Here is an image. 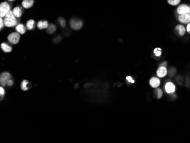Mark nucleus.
<instances>
[{
  "label": "nucleus",
  "instance_id": "12",
  "mask_svg": "<svg viewBox=\"0 0 190 143\" xmlns=\"http://www.w3.org/2000/svg\"><path fill=\"white\" fill-rule=\"evenodd\" d=\"M154 96L157 99H161L163 97V92L162 89L159 87L155 89L154 91Z\"/></svg>",
  "mask_w": 190,
  "mask_h": 143
},
{
  "label": "nucleus",
  "instance_id": "10",
  "mask_svg": "<svg viewBox=\"0 0 190 143\" xmlns=\"http://www.w3.org/2000/svg\"><path fill=\"white\" fill-rule=\"evenodd\" d=\"M20 39V36L18 33H13L9 34L8 36V39L9 42L12 44H18Z\"/></svg>",
  "mask_w": 190,
  "mask_h": 143
},
{
  "label": "nucleus",
  "instance_id": "19",
  "mask_svg": "<svg viewBox=\"0 0 190 143\" xmlns=\"http://www.w3.org/2000/svg\"><path fill=\"white\" fill-rule=\"evenodd\" d=\"M167 4L172 6H177L181 4V0H167Z\"/></svg>",
  "mask_w": 190,
  "mask_h": 143
},
{
  "label": "nucleus",
  "instance_id": "23",
  "mask_svg": "<svg viewBox=\"0 0 190 143\" xmlns=\"http://www.w3.org/2000/svg\"><path fill=\"white\" fill-rule=\"evenodd\" d=\"M60 25V26L62 27H65L66 25V22L65 21V19L63 18H59L58 19Z\"/></svg>",
  "mask_w": 190,
  "mask_h": 143
},
{
  "label": "nucleus",
  "instance_id": "18",
  "mask_svg": "<svg viewBox=\"0 0 190 143\" xmlns=\"http://www.w3.org/2000/svg\"><path fill=\"white\" fill-rule=\"evenodd\" d=\"M1 49L5 53H10L12 50V48L6 43H2L1 45Z\"/></svg>",
  "mask_w": 190,
  "mask_h": 143
},
{
  "label": "nucleus",
  "instance_id": "22",
  "mask_svg": "<svg viewBox=\"0 0 190 143\" xmlns=\"http://www.w3.org/2000/svg\"><path fill=\"white\" fill-rule=\"evenodd\" d=\"M29 84L28 82L26 81V80H24L22 81L21 84V89L23 91H27V89H28V84Z\"/></svg>",
  "mask_w": 190,
  "mask_h": 143
},
{
  "label": "nucleus",
  "instance_id": "28",
  "mask_svg": "<svg viewBox=\"0 0 190 143\" xmlns=\"http://www.w3.org/2000/svg\"><path fill=\"white\" fill-rule=\"evenodd\" d=\"M159 66H164V67H167V62L166 61H164L163 62L161 63V64Z\"/></svg>",
  "mask_w": 190,
  "mask_h": 143
},
{
  "label": "nucleus",
  "instance_id": "9",
  "mask_svg": "<svg viewBox=\"0 0 190 143\" xmlns=\"http://www.w3.org/2000/svg\"><path fill=\"white\" fill-rule=\"evenodd\" d=\"M11 79V75L8 72H4L0 76V83L2 86L7 85L8 82Z\"/></svg>",
  "mask_w": 190,
  "mask_h": 143
},
{
  "label": "nucleus",
  "instance_id": "17",
  "mask_svg": "<svg viewBox=\"0 0 190 143\" xmlns=\"http://www.w3.org/2000/svg\"><path fill=\"white\" fill-rule=\"evenodd\" d=\"M153 54L154 56L157 58H160L162 54V50L160 47H155L153 50Z\"/></svg>",
  "mask_w": 190,
  "mask_h": 143
},
{
  "label": "nucleus",
  "instance_id": "2",
  "mask_svg": "<svg viewBox=\"0 0 190 143\" xmlns=\"http://www.w3.org/2000/svg\"><path fill=\"white\" fill-rule=\"evenodd\" d=\"M190 5L185 3L180 4L175 9V15H182L190 13Z\"/></svg>",
  "mask_w": 190,
  "mask_h": 143
},
{
  "label": "nucleus",
  "instance_id": "1",
  "mask_svg": "<svg viewBox=\"0 0 190 143\" xmlns=\"http://www.w3.org/2000/svg\"><path fill=\"white\" fill-rule=\"evenodd\" d=\"M4 17L5 18H4V22L5 26H6V27H13L17 25V19L14 16L13 11L11 10H10Z\"/></svg>",
  "mask_w": 190,
  "mask_h": 143
},
{
  "label": "nucleus",
  "instance_id": "30",
  "mask_svg": "<svg viewBox=\"0 0 190 143\" xmlns=\"http://www.w3.org/2000/svg\"><path fill=\"white\" fill-rule=\"evenodd\" d=\"M10 1H14V0H9Z\"/></svg>",
  "mask_w": 190,
  "mask_h": 143
},
{
  "label": "nucleus",
  "instance_id": "11",
  "mask_svg": "<svg viewBox=\"0 0 190 143\" xmlns=\"http://www.w3.org/2000/svg\"><path fill=\"white\" fill-rule=\"evenodd\" d=\"M149 85L153 89H157L161 85V80L158 77H152L149 81Z\"/></svg>",
  "mask_w": 190,
  "mask_h": 143
},
{
  "label": "nucleus",
  "instance_id": "26",
  "mask_svg": "<svg viewBox=\"0 0 190 143\" xmlns=\"http://www.w3.org/2000/svg\"><path fill=\"white\" fill-rule=\"evenodd\" d=\"M186 28L187 33H188L189 35H190V22L186 25Z\"/></svg>",
  "mask_w": 190,
  "mask_h": 143
},
{
  "label": "nucleus",
  "instance_id": "15",
  "mask_svg": "<svg viewBox=\"0 0 190 143\" xmlns=\"http://www.w3.org/2000/svg\"><path fill=\"white\" fill-rule=\"evenodd\" d=\"M16 29L18 33L21 34H25V33L26 32V29L25 26L22 24H19L17 25Z\"/></svg>",
  "mask_w": 190,
  "mask_h": 143
},
{
  "label": "nucleus",
  "instance_id": "14",
  "mask_svg": "<svg viewBox=\"0 0 190 143\" xmlns=\"http://www.w3.org/2000/svg\"><path fill=\"white\" fill-rule=\"evenodd\" d=\"M12 11H13V13L14 16L16 17L19 18V17H21L22 16V9L19 6H17L15 8H14Z\"/></svg>",
  "mask_w": 190,
  "mask_h": 143
},
{
  "label": "nucleus",
  "instance_id": "7",
  "mask_svg": "<svg viewBox=\"0 0 190 143\" xmlns=\"http://www.w3.org/2000/svg\"><path fill=\"white\" fill-rule=\"evenodd\" d=\"M82 20L78 18H73L70 21V26L74 30H79L83 26Z\"/></svg>",
  "mask_w": 190,
  "mask_h": 143
},
{
  "label": "nucleus",
  "instance_id": "5",
  "mask_svg": "<svg viewBox=\"0 0 190 143\" xmlns=\"http://www.w3.org/2000/svg\"><path fill=\"white\" fill-rule=\"evenodd\" d=\"M176 19L179 23L186 25L190 22V13L182 15H175Z\"/></svg>",
  "mask_w": 190,
  "mask_h": 143
},
{
  "label": "nucleus",
  "instance_id": "16",
  "mask_svg": "<svg viewBox=\"0 0 190 143\" xmlns=\"http://www.w3.org/2000/svg\"><path fill=\"white\" fill-rule=\"evenodd\" d=\"M49 25L47 21H39L38 24H37V26L39 29H47Z\"/></svg>",
  "mask_w": 190,
  "mask_h": 143
},
{
  "label": "nucleus",
  "instance_id": "21",
  "mask_svg": "<svg viewBox=\"0 0 190 143\" xmlns=\"http://www.w3.org/2000/svg\"><path fill=\"white\" fill-rule=\"evenodd\" d=\"M56 27L54 25L50 24V25H49L47 29V31L49 34H53L55 31H56Z\"/></svg>",
  "mask_w": 190,
  "mask_h": 143
},
{
  "label": "nucleus",
  "instance_id": "24",
  "mask_svg": "<svg viewBox=\"0 0 190 143\" xmlns=\"http://www.w3.org/2000/svg\"><path fill=\"white\" fill-rule=\"evenodd\" d=\"M126 80H127V81L129 83H132V84H134L135 83V81L130 76H127V77H126Z\"/></svg>",
  "mask_w": 190,
  "mask_h": 143
},
{
  "label": "nucleus",
  "instance_id": "8",
  "mask_svg": "<svg viewBox=\"0 0 190 143\" xmlns=\"http://www.w3.org/2000/svg\"><path fill=\"white\" fill-rule=\"evenodd\" d=\"M156 74L157 77H158L159 78H163L166 77L168 74V70L167 69V67L159 66V67L157 70Z\"/></svg>",
  "mask_w": 190,
  "mask_h": 143
},
{
  "label": "nucleus",
  "instance_id": "4",
  "mask_svg": "<svg viewBox=\"0 0 190 143\" xmlns=\"http://www.w3.org/2000/svg\"><path fill=\"white\" fill-rule=\"evenodd\" d=\"M164 89L166 94L169 95H172L176 92V86L172 82H167L164 84Z\"/></svg>",
  "mask_w": 190,
  "mask_h": 143
},
{
  "label": "nucleus",
  "instance_id": "25",
  "mask_svg": "<svg viewBox=\"0 0 190 143\" xmlns=\"http://www.w3.org/2000/svg\"><path fill=\"white\" fill-rule=\"evenodd\" d=\"M0 94H1V99H2L3 96L5 94V89L2 87H0Z\"/></svg>",
  "mask_w": 190,
  "mask_h": 143
},
{
  "label": "nucleus",
  "instance_id": "3",
  "mask_svg": "<svg viewBox=\"0 0 190 143\" xmlns=\"http://www.w3.org/2000/svg\"><path fill=\"white\" fill-rule=\"evenodd\" d=\"M174 31L175 34L179 37H183L187 33L186 26L181 24H179L175 26Z\"/></svg>",
  "mask_w": 190,
  "mask_h": 143
},
{
  "label": "nucleus",
  "instance_id": "31",
  "mask_svg": "<svg viewBox=\"0 0 190 143\" xmlns=\"http://www.w3.org/2000/svg\"></svg>",
  "mask_w": 190,
  "mask_h": 143
},
{
  "label": "nucleus",
  "instance_id": "20",
  "mask_svg": "<svg viewBox=\"0 0 190 143\" xmlns=\"http://www.w3.org/2000/svg\"><path fill=\"white\" fill-rule=\"evenodd\" d=\"M35 27V21L33 19L28 20L26 23V28L28 30H31Z\"/></svg>",
  "mask_w": 190,
  "mask_h": 143
},
{
  "label": "nucleus",
  "instance_id": "27",
  "mask_svg": "<svg viewBox=\"0 0 190 143\" xmlns=\"http://www.w3.org/2000/svg\"><path fill=\"white\" fill-rule=\"evenodd\" d=\"M0 23H1V26H0V27H1V29H2L4 26V25H5L4 22V21H3V19L2 18H0Z\"/></svg>",
  "mask_w": 190,
  "mask_h": 143
},
{
  "label": "nucleus",
  "instance_id": "29",
  "mask_svg": "<svg viewBox=\"0 0 190 143\" xmlns=\"http://www.w3.org/2000/svg\"><path fill=\"white\" fill-rule=\"evenodd\" d=\"M13 84V81H12L11 79L9 80V82H8L7 85H8V86H11Z\"/></svg>",
  "mask_w": 190,
  "mask_h": 143
},
{
  "label": "nucleus",
  "instance_id": "6",
  "mask_svg": "<svg viewBox=\"0 0 190 143\" xmlns=\"http://www.w3.org/2000/svg\"><path fill=\"white\" fill-rule=\"evenodd\" d=\"M10 10L9 4L6 2H4L0 5V16L1 18L4 17L6 14Z\"/></svg>",
  "mask_w": 190,
  "mask_h": 143
},
{
  "label": "nucleus",
  "instance_id": "13",
  "mask_svg": "<svg viewBox=\"0 0 190 143\" xmlns=\"http://www.w3.org/2000/svg\"><path fill=\"white\" fill-rule=\"evenodd\" d=\"M34 2V0H23L22 2V5L23 8L28 9L33 6Z\"/></svg>",
  "mask_w": 190,
  "mask_h": 143
}]
</instances>
